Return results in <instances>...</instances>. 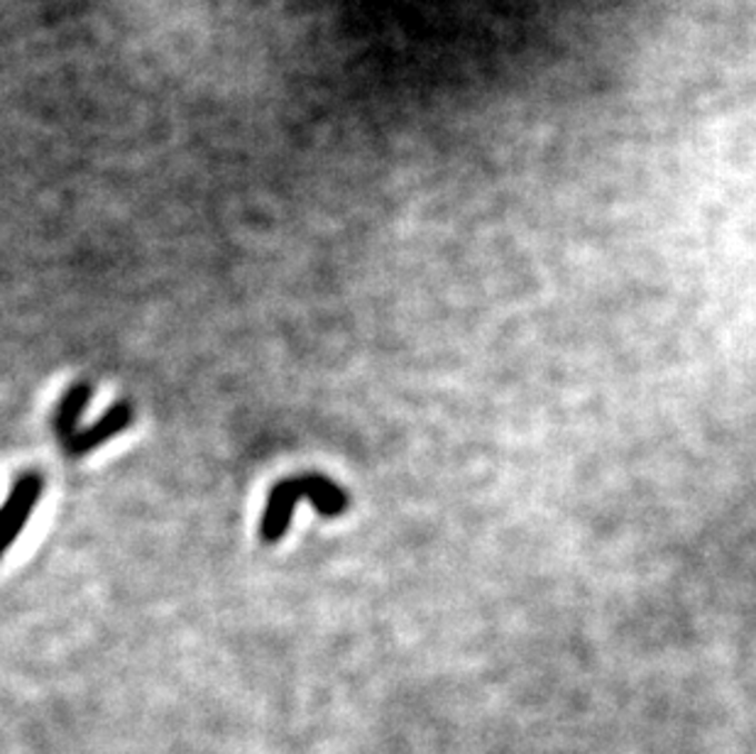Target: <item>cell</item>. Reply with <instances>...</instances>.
<instances>
[{
  "label": "cell",
  "instance_id": "obj_4",
  "mask_svg": "<svg viewBox=\"0 0 756 754\" xmlns=\"http://www.w3.org/2000/svg\"><path fill=\"white\" fill-rule=\"evenodd\" d=\"M91 397H93V385L87 383V380H81L77 385H71L69 390L64 393V397L59 399V405L54 409V417H52V431H54L57 439L62 442V446L74 439L77 431L81 429L79 424H81L83 411H87V407L91 403Z\"/></svg>",
  "mask_w": 756,
  "mask_h": 754
},
{
  "label": "cell",
  "instance_id": "obj_3",
  "mask_svg": "<svg viewBox=\"0 0 756 754\" xmlns=\"http://www.w3.org/2000/svg\"><path fill=\"white\" fill-rule=\"evenodd\" d=\"M132 417H136V411H132L130 403L113 405L101 419H96L87 429H79L74 439L64 444L67 456L83 458V456L93 454L96 448H101L103 444L123 434L132 424Z\"/></svg>",
  "mask_w": 756,
  "mask_h": 754
},
{
  "label": "cell",
  "instance_id": "obj_1",
  "mask_svg": "<svg viewBox=\"0 0 756 754\" xmlns=\"http://www.w3.org/2000/svg\"><path fill=\"white\" fill-rule=\"evenodd\" d=\"M301 500H309L316 513L324 517H340L350 507L348 493L321 473H301V476L287 478L277 483L267 495L260 519V537L265 544H277L285 537L291 515Z\"/></svg>",
  "mask_w": 756,
  "mask_h": 754
},
{
  "label": "cell",
  "instance_id": "obj_2",
  "mask_svg": "<svg viewBox=\"0 0 756 754\" xmlns=\"http://www.w3.org/2000/svg\"><path fill=\"white\" fill-rule=\"evenodd\" d=\"M44 493V478L40 473H22L13 483L6 503L0 505V558L18 542L22 529L28 527L32 509L40 505Z\"/></svg>",
  "mask_w": 756,
  "mask_h": 754
}]
</instances>
